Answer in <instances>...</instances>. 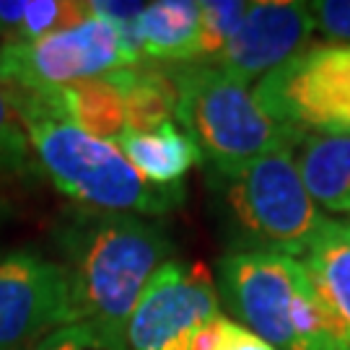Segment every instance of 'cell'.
<instances>
[{
  "mask_svg": "<svg viewBox=\"0 0 350 350\" xmlns=\"http://www.w3.org/2000/svg\"><path fill=\"white\" fill-rule=\"evenodd\" d=\"M60 244L73 322H94L117 335H125L148 280L172 257L161 226L125 213L81 211Z\"/></svg>",
  "mask_w": 350,
  "mask_h": 350,
  "instance_id": "6da1fadb",
  "label": "cell"
},
{
  "mask_svg": "<svg viewBox=\"0 0 350 350\" xmlns=\"http://www.w3.org/2000/svg\"><path fill=\"white\" fill-rule=\"evenodd\" d=\"M208 189L237 252L301 257L327 221L301 182L293 148L273 150L239 166H211Z\"/></svg>",
  "mask_w": 350,
  "mask_h": 350,
  "instance_id": "7a4b0ae2",
  "label": "cell"
},
{
  "mask_svg": "<svg viewBox=\"0 0 350 350\" xmlns=\"http://www.w3.org/2000/svg\"><path fill=\"white\" fill-rule=\"evenodd\" d=\"M34 163L65 198L94 213L163 215L185 200L182 185L156 187L117 143L99 140L60 120L29 122Z\"/></svg>",
  "mask_w": 350,
  "mask_h": 350,
  "instance_id": "3957f363",
  "label": "cell"
},
{
  "mask_svg": "<svg viewBox=\"0 0 350 350\" xmlns=\"http://www.w3.org/2000/svg\"><path fill=\"white\" fill-rule=\"evenodd\" d=\"M218 299L275 350H332L309 275L283 252H228L218 262Z\"/></svg>",
  "mask_w": 350,
  "mask_h": 350,
  "instance_id": "277c9868",
  "label": "cell"
},
{
  "mask_svg": "<svg viewBox=\"0 0 350 350\" xmlns=\"http://www.w3.org/2000/svg\"><path fill=\"white\" fill-rule=\"evenodd\" d=\"M176 91L174 117L195 140L202 161L215 169L239 166L280 148H293L299 130L275 122L247 83L205 63L163 65Z\"/></svg>",
  "mask_w": 350,
  "mask_h": 350,
  "instance_id": "5b68a950",
  "label": "cell"
},
{
  "mask_svg": "<svg viewBox=\"0 0 350 350\" xmlns=\"http://www.w3.org/2000/svg\"><path fill=\"white\" fill-rule=\"evenodd\" d=\"M252 94L299 133H350V42L306 47L262 75Z\"/></svg>",
  "mask_w": 350,
  "mask_h": 350,
  "instance_id": "8992f818",
  "label": "cell"
},
{
  "mask_svg": "<svg viewBox=\"0 0 350 350\" xmlns=\"http://www.w3.org/2000/svg\"><path fill=\"white\" fill-rule=\"evenodd\" d=\"M130 68L120 31L107 18L91 16L37 42L0 44V83L42 91Z\"/></svg>",
  "mask_w": 350,
  "mask_h": 350,
  "instance_id": "52a82bcc",
  "label": "cell"
},
{
  "mask_svg": "<svg viewBox=\"0 0 350 350\" xmlns=\"http://www.w3.org/2000/svg\"><path fill=\"white\" fill-rule=\"evenodd\" d=\"M221 314V299L205 265L163 262L125 327L127 350H169Z\"/></svg>",
  "mask_w": 350,
  "mask_h": 350,
  "instance_id": "ba28073f",
  "label": "cell"
},
{
  "mask_svg": "<svg viewBox=\"0 0 350 350\" xmlns=\"http://www.w3.org/2000/svg\"><path fill=\"white\" fill-rule=\"evenodd\" d=\"M65 325L73 309L63 265L31 250L0 257V350H26Z\"/></svg>",
  "mask_w": 350,
  "mask_h": 350,
  "instance_id": "9c48e42d",
  "label": "cell"
},
{
  "mask_svg": "<svg viewBox=\"0 0 350 350\" xmlns=\"http://www.w3.org/2000/svg\"><path fill=\"white\" fill-rule=\"evenodd\" d=\"M317 31L309 3L296 0H260L250 3V11L241 18L234 37L228 39L224 52L213 60L224 75L239 83L262 78L278 65L296 57L306 50L309 39Z\"/></svg>",
  "mask_w": 350,
  "mask_h": 350,
  "instance_id": "30bf717a",
  "label": "cell"
},
{
  "mask_svg": "<svg viewBox=\"0 0 350 350\" xmlns=\"http://www.w3.org/2000/svg\"><path fill=\"white\" fill-rule=\"evenodd\" d=\"M299 262L317 293L332 350H350V218H327Z\"/></svg>",
  "mask_w": 350,
  "mask_h": 350,
  "instance_id": "8fae6325",
  "label": "cell"
},
{
  "mask_svg": "<svg viewBox=\"0 0 350 350\" xmlns=\"http://www.w3.org/2000/svg\"><path fill=\"white\" fill-rule=\"evenodd\" d=\"M293 161L314 205L350 215V133H301Z\"/></svg>",
  "mask_w": 350,
  "mask_h": 350,
  "instance_id": "7c38bea8",
  "label": "cell"
},
{
  "mask_svg": "<svg viewBox=\"0 0 350 350\" xmlns=\"http://www.w3.org/2000/svg\"><path fill=\"white\" fill-rule=\"evenodd\" d=\"M140 55L166 65L198 60L200 47V3L156 0L140 11L135 21Z\"/></svg>",
  "mask_w": 350,
  "mask_h": 350,
  "instance_id": "4fadbf2b",
  "label": "cell"
},
{
  "mask_svg": "<svg viewBox=\"0 0 350 350\" xmlns=\"http://www.w3.org/2000/svg\"><path fill=\"white\" fill-rule=\"evenodd\" d=\"M117 146L125 153V159L140 172L143 179H148L156 187H174L182 185V179L192 172L202 156L195 140L189 138L182 127L174 122L148 130V133H130L125 130Z\"/></svg>",
  "mask_w": 350,
  "mask_h": 350,
  "instance_id": "5bb4252c",
  "label": "cell"
},
{
  "mask_svg": "<svg viewBox=\"0 0 350 350\" xmlns=\"http://www.w3.org/2000/svg\"><path fill=\"white\" fill-rule=\"evenodd\" d=\"M112 83L122 94L125 130L148 133L172 122L176 109V91L163 68H122L109 73Z\"/></svg>",
  "mask_w": 350,
  "mask_h": 350,
  "instance_id": "9a60e30c",
  "label": "cell"
},
{
  "mask_svg": "<svg viewBox=\"0 0 350 350\" xmlns=\"http://www.w3.org/2000/svg\"><path fill=\"white\" fill-rule=\"evenodd\" d=\"M34 161L29 125L21 112L16 88L0 83V174L26 172Z\"/></svg>",
  "mask_w": 350,
  "mask_h": 350,
  "instance_id": "2e32d148",
  "label": "cell"
},
{
  "mask_svg": "<svg viewBox=\"0 0 350 350\" xmlns=\"http://www.w3.org/2000/svg\"><path fill=\"white\" fill-rule=\"evenodd\" d=\"M250 11L244 0H205L200 3V47L195 63H213L228 39L234 37L241 18Z\"/></svg>",
  "mask_w": 350,
  "mask_h": 350,
  "instance_id": "e0dca14e",
  "label": "cell"
},
{
  "mask_svg": "<svg viewBox=\"0 0 350 350\" xmlns=\"http://www.w3.org/2000/svg\"><path fill=\"white\" fill-rule=\"evenodd\" d=\"M94 13L88 3H70V0H31L26 3L24 24L18 31V42H37V39L63 31V29H73L88 21Z\"/></svg>",
  "mask_w": 350,
  "mask_h": 350,
  "instance_id": "ac0fdd59",
  "label": "cell"
},
{
  "mask_svg": "<svg viewBox=\"0 0 350 350\" xmlns=\"http://www.w3.org/2000/svg\"><path fill=\"white\" fill-rule=\"evenodd\" d=\"M29 350H127L125 335L94 322H73L50 332Z\"/></svg>",
  "mask_w": 350,
  "mask_h": 350,
  "instance_id": "d6986e66",
  "label": "cell"
},
{
  "mask_svg": "<svg viewBox=\"0 0 350 350\" xmlns=\"http://www.w3.org/2000/svg\"><path fill=\"white\" fill-rule=\"evenodd\" d=\"M317 31L327 39L350 42V0H317L309 3Z\"/></svg>",
  "mask_w": 350,
  "mask_h": 350,
  "instance_id": "ffe728a7",
  "label": "cell"
},
{
  "mask_svg": "<svg viewBox=\"0 0 350 350\" xmlns=\"http://www.w3.org/2000/svg\"><path fill=\"white\" fill-rule=\"evenodd\" d=\"M26 0H0V37H5V44L18 42V31L24 24Z\"/></svg>",
  "mask_w": 350,
  "mask_h": 350,
  "instance_id": "44dd1931",
  "label": "cell"
},
{
  "mask_svg": "<svg viewBox=\"0 0 350 350\" xmlns=\"http://www.w3.org/2000/svg\"><path fill=\"white\" fill-rule=\"evenodd\" d=\"M221 350H275V348L267 345L265 340H260L254 332H250L247 327H241L239 322L231 319V327H228V335H226V342Z\"/></svg>",
  "mask_w": 350,
  "mask_h": 350,
  "instance_id": "7402d4cb",
  "label": "cell"
}]
</instances>
